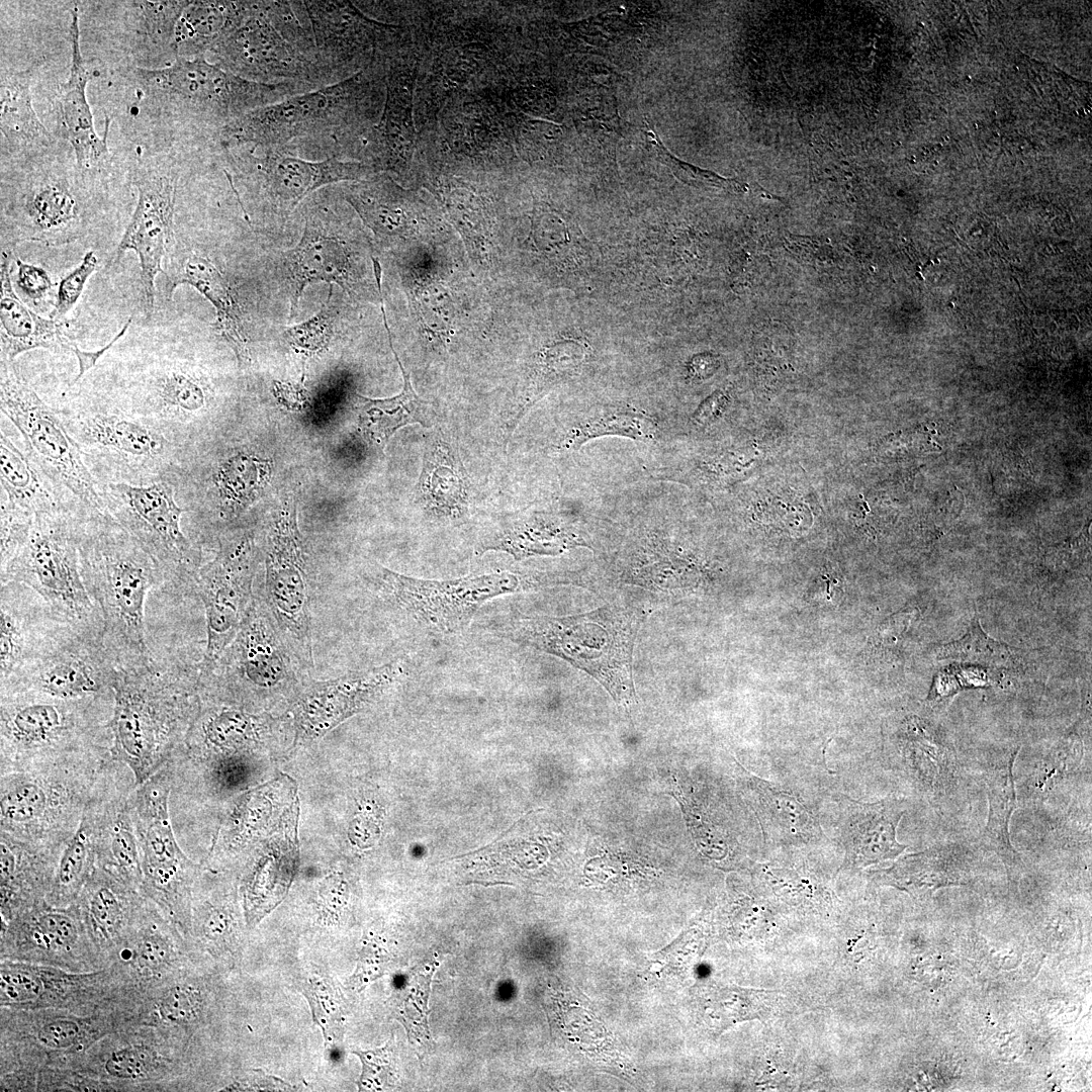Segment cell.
Instances as JSON below:
<instances>
[{"mask_svg": "<svg viewBox=\"0 0 1092 1092\" xmlns=\"http://www.w3.org/2000/svg\"><path fill=\"white\" fill-rule=\"evenodd\" d=\"M325 303L317 314L308 321L287 328L284 337L295 349L314 351L325 346L331 337V320Z\"/></svg>", "mask_w": 1092, "mask_h": 1092, "instance_id": "obj_56", "label": "cell"}, {"mask_svg": "<svg viewBox=\"0 0 1092 1092\" xmlns=\"http://www.w3.org/2000/svg\"><path fill=\"white\" fill-rule=\"evenodd\" d=\"M242 1H186L174 29L176 57L204 56L237 18Z\"/></svg>", "mask_w": 1092, "mask_h": 1092, "instance_id": "obj_38", "label": "cell"}, {"mask_svg": "<svg viewBox=\"0 0 1092 1092\" xmlns=\"http://www.w3.org/2000/svg\"><path fill=\"white\" fill-rule=\"evenodd\" d=\"M637 624L625 610L605 607L567 617L515 621L506 636L558 656L596 677L616 699L633 694L632 651Z\"/></svg>", "mask_w": 1092, "mask_h": 1092, "instance_id": "obj_8", "label": "cell"}, {"mask_svg": "<svg viewBox=\"0 0 1092 1092\" xmlns=\"http://www.w3.org/2000/svg\"><path fill=\"white\" fill-rule=\"evenodd\" d=\"M117 663L103 635L60 621L0 693L32 692L77 700L113 696Z\"/></svg>", "mask_w": 1092, "mask_h": 1092, "instance_id": "obj_15", "label": "cell"}, {"mask_svg": "<svg viewBox=\"0 0 1092 1092\" xmlns=\"http://www.w3.org/2000/svg\"><path fill=\"white\" fill-rule=\"evenodd\" d=\"M1 999L4 1004H23L36 1000L43 992V983L34 973L18 968L1 970Z\"/></svg>", "mask_w": 1092, "mask_h": 1092, "instance_id": "obj_53", "label": "cell"}, {"mask_svg": "<svg viewBox=\"0 0 1092 1092\" xmlns=\"http://www.w3.org/2000/svg\"><path fill=\"white\" fill-rule=\"evenodd\" d=\"M363 72L331 85L256 108L220 133L225 150L287 147L293 140L337 135L351 125L365 98Z\"/></svg>", "mask_w": 1092, "mask_h": 1092, "instance_id": "obj_12", "label": "cell"}, {"mask_svg": "<svg viewBox=\"0 0 1092 1092\" xmlns=\"http://www.w3.org/2000/svg\"><path fill=\"white\" fill-rule=\"evenodd\" d=\"M136 786L130 768L110 757L99 771L85 809L96 824V867L141 892V855L129 804Z\"/></svg>", "mask_w": 1092, "mask_h": 1092, "instance_id": "obj_21", "label": "cell"}, {"mask_svg": "<svg viewBox=\"0 0 1092 1092\" xmlns=\"http://www.w3.org/2000/svg\"><path fill=\"white\" fill-rule=\"evenodd\" d=\"M199 665L172 657L117 665L109 723L111 758L126 764L140 785L185 743L198 711Z\"/></svg>", "mask_w": 1092, "mask_h": 1092, "instance_id": "obj_1", "label": "cell"}, {"mask_svg": "<svg viewBox=\"0 0 1092 1092\" xmlns=\"http://www.w3.org/2000/svg\"><path fill=\"white\" fill-rule=\"evenodd\" d=\"M1 413L19 430L27 454L81 510L103 512L99 484L59 412L28 385L14 362H1Z\"/></svg>", "mask_w": 1092, "mask_h": 1092, "instance_id": "obj_11", "label": "cell"}, {"mask_svg": "<svg viewBox=\"0 0 1092 1092\" xmlns=\"http://www.w3.org/2000/svg\"><path fill=\"white\" fill-rule=\"evenodd\" d=\"M145 899L140 891L96 867L76 904L85 928L97 940L109 944L134 925Z\"/></svg>", "mask_w": 1092, "mask_h": 1092, "instance_id": "obj_31", "label": "cell"}, {"mask_svg": "<svg viewBox=\"0 0 1092 1092\" xmlns=\"http://www.w3.org/2000/svg\"><path fill=\"white\" fill-rule=\"evenodd\" d=\"M329 223L318 211L305 216L299 243L282 254L284 270L290 287V316L294 315L305 287L310 283L327 282L349 288V260L345 243L331 235Z\"/></svg>", "mask_w": 1092, "mask_h": 1092, "instance_id": "obj_28", "label": "cell"}, {"mask_svg": "<svg viewBox=\"0 0 1092 1092\" xmlns=\"http://www.w3.org/2000/svg\"><path fill=\"white\" fill-rule=\"evenodd\" d=\"M158 908L154 920V933L142 934L133 949V964L143 975H158L171 959V946L167 939L157 933L163 921Z\"/></svg>", "mask_w": 1092, "mask_h": 1092, "instance_id": "obj_48", "label": "cell"}, {"mask_svg": "<svg viewBox=\"0 0 1092 1092\" xmlns=\"http://www.w3.org/2000/svg\"><path fill=\"white\" fill-rule=\"evenodd\" d=\"M34 516L1 503V566L25 542Z\"/></svg>", "mask_w": 1092, "mask_h": 1092, "instance_id": "obj_55", "label": "cell"}, {"mask_svg": "<svg viewBox=\"0 0 1092 1092\" xmlns=\"http://www.w3.org/2000/svg\"><path fill=\"white\" fill-rule=\"evenodd\" d=\"M313 1019L323 1030L327 1042L342 1035L344 1006L340 992L328 979H312L303 986Z\"/></svg>", "mask_w": 1092, "mask_h": 1092, "instance_id": "obj_47", "label": "cell"}, {"mask_svg": "<svg viewBox=\"0 0 1092 1092\" xmlns=\"http://www.w3.org/2000/svg\"><path fill=\"white\" fill-rule=\"evenodd\" d=\"M12 252L1 250L0 344L1 362H13L21 353L43 348L70 351L71 342L61 321L41 317L16 294L11 280Z\"/></svg>", "mask_w": 1092, "mask_h": 1092, "instance_id": "obj_30", "label": "cell"}, {"mask_svg": "<svg viewBox=\"0 0 1092 1092\" xmlns=\"http://www.w3.org/2000/svg\"><path fill=\"white\" fill-rule=\"evenodd\" d=\"M905 813L896 800L875 803L848 800L842 819L844 867L863 868L897 857L907 845L897 840V827Z\"/></svg>", "mask_w": 1092, "mask_h": 1092, "instance_id": "obj_29", "label": "cell"}, {"mask_svg": "<svg viewBox=\"0 0 1092 1092\" xmlns=\"http://www.w3.org/2000/svg\"><path fill=\"white\" fill-rule=\"evenodd\" d=\"M295 1H242L232 25L209 52L222 69L252 82L330 85L316 55L310 24ZM306 16V15H305Z\"/></svg>", "mask_w": 1092, "mask_h": 1092, "instance_id": "obj_5", "label": "cell"}, {"mask_svg": "<svg viewBox=\"0 0 1092 1092\" xmlns=\"http://www.w3.org/2000/svg\"><path fill=\"white\" fill-rule=\"evenodd\" d=\"M724 401L725 394L723 392L714 393L699 407L693 417V423L696 425H704L710 422L721 408Z\"/></svg>", "mask_w": 1092, "mask_h": 1092, "instance_id": "obj_61", "label": "cell"}, {"mask_svg": "<svg viewBox=\"0 0 1092 1092\" xmlns=\"http://www.w3.org/2000/svg\"><path fill=\"white\" fill-rule=\"evenodd\" d=\"M310 24L318 64L330 84L337 71L375 52L392 26L366 17L349 1H302Z\"/></svg>", "mask_w": 1092, "mask_h": 1092, "instance_id": "obj_23", "label": "cell"}, {"mask_svg": "<svg viewBox=\"0 0 1092 1092\" xmlns=\"http://www.w3.org/2000/svg\"><path fill=\"white\" fill-rule=\"evenodd\" d=\"M749 785L764 828L776 838L803 843L818 835L812 815L794 796L754 777L750 778Z\"/></svg>", "mask_w": 1092, "mask_h": 1092, "instance_id": "obj_42", "label": "cell"}, {"mask_svg": "<svg viewBox=\"0 0 1092 1092\" xmlns=\"http://www.w3.org/2000/svg\"><path fill=\"white\" fill-rule=\"evenodd\" d=\"M450 449L437 450L426 461L422 487L426 497L438 511L446 515L461 513L463 483L461 470L451 461Z\"/></svg>", "mask_w": 1092, "mask_h": 1092, "instance_id": "obj_43", "label": "cell"}, {"mask_svg": "<svg viewBox=\"0 0 1092 1092\" xmlns=\"http://www.w3.org/2000/svg\"><path fill=\"white\" fill-rule=\"evenodd\" d=\"M96 266L97 258L93 251H89L84 255L80 264L61 280L52 314L53 318L62 321L73 308Z\"/></svg>", "mask_w": 1092, "mask_h": 1092, "instance_id": "obj_52", "label": "cell"}, {"mask_svg": "<svg viewBox=\"0 0 1092 1092\" xmlns=\"http://www.w3.org/2000/svg\"><path fill=\"white\" fill-rule=\"evenodd\" d=\"M138 95L159 115L194 130H212L218 138L247 112L310 91L297 84H262L245 80L204 56L176 57L164 68H134Z\"/></svg>", "mask_w": 1092, "mask_h": 1092, "instance_id": "obj_4", "label": "cell"}, {"mask_svg": "<svg viewBox=\"0 0 1092 1092\" xmlns=\"http://www.w3.org/2000/svg\"><path fill=\"white\" fill-rule=\"evenodd\" d=\"M1 503L28 513H55L70 509L63 492L29 457L21 452L1 429Z\"/></svg>", "mask_w": 1092, "mask_h": 1092, "instance_id": "obj_33", "label": "cell"}, {"mask_svg": "<svg viewBox=\"0 0 1092 1092\" xmlns=\"http://www.w3.org/2000/svg\"><path fill=\"white\" fill-rule=\"evenodd\" d=\"M100 495L103 512L135 538L154 558L170 590L194 587L198 551L180 528L184 510L169 480L135 485L107 481Z\"/></svg>", "mask_w": 1092, "mask_h": 1092, "instance_id": "obj_14", "label": "cell"}, {"mask_svg": "<svg viewBox=\"0 0 1092 1092\" xmlns=\"http://www.w3.org/2000/svg\"><path fill=\"white\" fill-rule=\"evenodd\" d=\"M1016 651L990 638L976 619L961 639L936 648L935 656L939 659H956L999 666L1013 662Z\"/></svg>", "mask_w": 1092, "mask_h": 1092, "instance_id": "obj_45", "label": "cell"}, {"mask_svg": "<svg viewBox=\"0 0 1092 1092\" xmlns=\"http://www.w3.org/2000/svg\"><path fill=\"white\" fill-rule=\"evenodd\" d=\"M299 659L282 636L265 601L253 599L238 633L211 669L200 672L236 701L248 696L294 697ZM293 699V698H292Z\"/></svg>", "mask_w": 1092, "mask_h": 1092, "instance_id": "obj_16", "label": "cell"}, {"mask_svg": "<svg viewBox=\"0 0 1092 1092\" xmlns=\"http://www.w3.org/2000/svg\"><path fill=\"white\" fill-rule=\"evenodd\" d=\"M0 598V681H3L31 657L61 620L24 584L2 583Z\"/></svg>", "mask_w": 1092, "mask_h": 1092, "instance_id": "obj_27", "label": "cell"}, {"mask_svg": "<svg viewBox=\"0 0 1092 1092\" xmlns=\"http://www.w3.org/2000/svg\"><path fill=\"white\" fill-rule=\"evenodd\" d=\"M29 166L2 180L1 250L24 241L61 246L83 238L94 213L87 173L78 166Z\"/></svg>", "mask_w": 1092, "mask_h": 1092, "instance_id": "obj_9", "label": "cell"}, {"mask_svg": "<svg viewBox=\"0 0 1092 1092\" xmlns=\"http://www.w3.org/2000/svg\"><path fill=\"white\" fill-rule=\"evenodd\" d=\"M110 753L91 752L0 775V833L63 850L76 832Z\"/></svg>", "mask_w": 1092, "mask_h": 1092, "instance_id": "obj_6", "label": "cell"}, {"mask_svg": "<svg viewBox=\"0 0 1092 1092\" xmlns=\"http://www.w3.org/2000/svg\"><path fill=\"white\" fill-rule=\"evenodd\" d=\"M113 696L66 700L0 693V775L91 752L110 753Z\"/></svg>", "mask_w": 1092, "mask_h": 1092, "instance_id": "obj_3", "label": "cell"}, {"mask_svg": "<svg viewBox=\"0 0 1092 1092\" xmlns=\"http://www.w3.org/2000/svg\"><path fill=\"white\" fill-rule=\"evenodd\" d=\"M379 582L392 603L421 624L443 634L464 630L493 598L515 593L521 582L511 572L452 579H424L381 568Z\"/></svg>", "mask_w": 1092, "mask_h": 1092, "instance_id": "obj_17", "label": "cell"}, {"mask_svg": "<svg viewBox=\"0 0 1092 1092\" xmlns=\"http://www.w3.org/2000/svg\"><path fill=\"white\" fill-rule=\"evenodd\" d=\"M130 324L131 317L126 321L121 330L107 345L96 351H84L77 347V345H75L74 343L71 344L70 352H72L77 357L79 363L78 373L73 379L71 385L76 384L83 375H85L92 367L96 365L99 358H101V356H103L107 352V350H109L121 337H123Z\"/></svg>", "mask_w": 1092, "mask_h": 1092, "instance_id": "obj_59", "label": "cell"}, {"mask_svg": "<svg viewBox=\"0 0 1092 1092\" xmlns=\"http://www.w3.org/2000/svg\"><path fill=\"white\" fill-rule=\"evenodd\" d=\"M402 661L348 672L327 680H303L292 699L296 739L312 741L361 711L400 675Z\"/></svg>", "mask_w": 1092, "mask_h": 1092, "instance_id": "obj_22", "label": "cell"}, {"mask_svg": "<svg viewBox=\"0 0 1092 1092\" xmlns=\"http://www.w3.org/2000/svg\"><path fill=\"white\" fill-rule=\"evenodd\" d=\"M618 436L655 444L663 436L659 421L630 404L607 405L578 418L558 444L562 451L577 450L600 437Z\"/></svg>", "mask_w": 1092, "mask_h": 1092, "instance_id": "obj_37", "label": "cell"}, {"mask_svg": "<svg viewBox=\"0 0 1092 1092\" xmlns=\"http://www.w3.org/2000/svg\"><path fill=\"white\" fill-rule=\"evenodd\" d=\"M201 1007L200 992L189 985L170 988L157 1003V1014L166 1023H184L192 1020Z\"/></svg>", "mask_w": 1092, "mask_h": 1092, "instance_id": "obj_49", "label": "cell"}, {"mask_svg": "<svg viewBox=\"0 0 1092 1092\" xmlns=\"http://www.w3.org/2000/svg\"><path fill=\"white\" fill-rule=\"evenodd\" d=\"M11 921L26 932L30 947L51 954H64L72 950L85 927L76 903L56 907L46 901Z\"/></svg>", "mask_w": 1092, "mask_h": 1092, "instance_id": "obj_41", "label": "cell"}, {"mask_svg": "<svg viewBox=\"0 0 1092 1092\" xmlns=\"http://www.w3.org/2000/svg\"><path fill=\"white\" fill-rule=\"evenodd\" d=\"M165 265L167 297L171 298L181 284L194 287L215 308V331L230 344L241 364L249 361L243 310L228 275L206 255L176 244Z\"/></svg>", "mask_w": 1092, "mask_h": 1092, "instance_id": "obj_24", "label": "cell"}, {"mask_svg": "<svg viewBox=\"0 0 1092 1092\" xmlns=\"http://www.w3.org/2000/svg\"><path fill=\"white\" fill-rule=\"evenodd\" d=\"M383 323L389 346L402 374L403 388L399 394L388 398H368L357 394L360 429L369 442L381 448L398 429L412 424L430 427L434 422L429 403L416 393L411 376L393 349L387 321Z\"/></svg>", "mask_w": 1092, "mask_h": 1092, "instance_id": "obj_34", "label": "cell"}, {"mask_svg": "<svg viewBox=\"0 0 1092 1092\" xmlns=\"http://www.w3.org/2000/svg\"><path fill=\"white\" fill-rule=\"evenodd\" d=\"M96 824L85 809L81 822L64 847L47 896L56 907L76 903L83 887L96 868Z\"/></svg>", "mask_w": 1092, "mask_h": 1092, "instance_id": "obj_39", "label": "cell"}, {"mask_svg": "<svg viewBox=\"0 0 1092 1092\" xmlns=\"http://www.w3.org/2000/svg\"><path fill=\"white\" fill-rule=\"evenodd\" d=\"M91 465L111 481L135 485L165 479L170 441L154 425L112 403H90L58 411Z\"/></svg>", "mask_w": 1092, "mask_h": 1092, "instance_id": "obj_13", "label": "cell"}, {"mask_svg": "<svg viewBox=\"0 0 1092 1092\" xmlns=\"http://www.w3.org/2000/svg\"><path fill=\"white\" fill-rule=\"evenodd\" d=\"M70 76L62 83L58 93V123L60 133L74 153L77 166L84 173L99 169L109 159L107 127L101 138L94 125L93 115L86 98V86L90 75L80 48L78 8L71 9Z\"/></svg>", "mask_w": 1092, "mask_h": 1092, "instance_id": "obj_25", "label": "cell"}, {"mask_svg": "<svg viewBox=\"0 0 1092 1092\" xmlns=\"http://www.w3.org/2000/svg\"><path fill=\"white\" fill-rule=\"evenodd\" d=\"M252 547L247 536L219 539L215 558L199 568L194 590L203 603L207 643L199 671L212 668L232 642L253 601Z\"/></svg>", "mask_w": 1092, "mask_h": 1092, "instance_id": "obj_20", "label": "cell"}, {"mask_svg": "<svg viewBox=\"0 0 1092 1092\" xmlns=\"http://www.w3.org/2000/svg\"><path fill=\"white\" fill-rule=\"evenodd\" d=\"M232 154L237 176L277 215L291 212L314 190L339 181L358 180L373 172L370 166L333 156L308 161L292 156L286 147H240Z\"/></svg>", "mask_w": 1092, "mask_h": 1092, "instance_id": "obj_19", "label": "cell"}, {"mask_svg": "<svg viewBox=\"0 0 1092 1092\" xmlns=\"http://www.w3.org/2000/svg\"><path fill=\"white\" fill-rule=\"evenodd\" d=\"M170 770L166 764L130 795L143 872L141 893L164 915L189 919L192 890L200 868L180 847L170 817Z\"/></svg>", "mask_w": 1092, "mask_h": 1092, "instance_id": "obj_10", "label": "cell"}, {"mask_svg": "<svg viewBox=\"0 0 1092 1092\" xmlns=\"http://www.w3.org/2000/svg\"><path fill=\"white\" fill-rule=\"evenodd\" d=\"M83 1032L79 1021L69 1017H56L37 1027L36 1040L50 1050H69L80 1042Z\"/></svg>", "mask_w": 1092, "mask_h": 1092, "instance_id": "obj_57", "label": "cell"}, {"mask_svg": "<svg viewBox=\"0 0 1092 1092\" xmlns=\"http://www.w3.org/2000/svg\"><path fill=\"white\" fill-rule=\"evenodd\" d=\"M31 80V69L2 71L0 129L11 148L35 155L49 148L53 139L33 109Z\"/></svg>", "mask_w": 1092, "mask_h": 1092, "instance_id": "obj_35", "label": "cell"}, {"mask_svg": "<svg viewBox=\"0 0 1092 1092\" xmlns=\"http://www.w3.org/2000/svg\"><path fill=\"white\" fill-rule=\"evenodd\" d=\"M707 1005L710 1016L718 1021L720 1029L737 1021L764 1019L770 1012V993L738 987H719L713 990Z\"/></svg>", "mask_w": 1092, "mask_h": 1092, "instance_id": "obj_44", "label": "cell"}, {"mask_svg": "<svg viewBox=\"0 0 1092 1092\" xmlns=\"http://www.w3.org/2000/svg\"><path fill=\"white\" fill-rule=\"evenodd\" d=\"M386 961V953H383L376 944L368 943L362 948L357 969L353 976L348 979L347 984L351 988H363L368 982L380 976L385 968Z\"/></svg>", "mask_w": 1092, "mask_h": 1092, "instance_id": "obj_58", "label": "cell"}, {"mask_svg": "<svg viewBox=\"0 0 1092 1092\" xmlns=\"http://www.w3.org/2000/svg\"><path fill=\"white\" fill-rule=\"evenodd\" d=\"M585 545L576 529L551 514L534 513L524 517L484 542L482 551L499 550L516 559L532 555H557Z\"/></svg>", "mask_w": 1092, "mask_h": 1092, "instance_id": "obj_36", "label": "cell"}, {"mask_svg": "<svg viewBox=\"0 0 1092 1092\" xmlns=\"http://www.w3.org/2000/svg\"><path fill=\"white\" fill-rule=\"evenodd\" d=\"M362 1062V1074L358 1081L359 1090H384L391 1086L393 1067L389 1043L373 1051H354Z\"/></svg>", "mask_w": 1092, "mask_h": 1092, "instance_id": "obj_54", "label": "cell"}, {"mask_svg": "<svg viewBox=\"0 0 1092 1092\" xmlns=\"http://www.w3.org/2000/svg\"><path fill=\"white\" fill-rule=\"evenodd\" d=\"M155 1064L150 1050L130 1045L110 1053L104 1062L105 1072L117 1080H136L146 1077Z\"/></svg>", "mask_w": 1092, "mask_h": 1092, "instance_id": "obj_51", "label": "cell"}, {"mask_svg": "<svg viewBox=\"0 0 1092 1092\" xmlns=\"http://www.w3.org/2000/svg\"><path fill=\"white\" fill-rule=\"evenodd\" d=\"M77 521V510L36 514L25 542L1 566V584H24L59 620L103 635L102 614L81 573Z\"/></svg>", "mask_w": 1092, "mask_h": 1092, "instance_id": "obj_7", "label": "cell"}, {"mask_svg": "<svg viewBox=\"0 0 1092 1092\" xmlns=\"http://www.w3.org/2000/svg\"><path fill=\"white\" fill-rule=\"evenodd\" d=\"M14 284L19 298L33 309L41 308L52 295L55 284L46 270L15 258Z\"/></svg>", "mask_w": 1092, "mask_h": 1092, "instance_id": "obj_50", "label": "cell"}, {"mask_svg": "<svg viewBox=\"0 0 1092 1092\" xmlns=\"http://www.w3.org/2000/svg\"><path fill=\"white\" fill-rule=\"evenodd\" d=\"M788 243L789 247H791L790 249H792L794 253L796 252L803 255L804 258H813L818 262H824L831 258L830 247L820 241L810 238L792 237V239H789Z\"/></svg>", "mask_w": 1092, "mask_h": 1092, "instance_id": "obj_60", "label": "cell"}, {"mask_svg": "<svg viewBox=\"0 0 1092 1092\" xmlns=\"http://www.w3.org/2000/svg\"><path fill=\"white\" fill-rule=\"evenodd\" d=\"M644 135L656 160L669 168L679 181L694 187L722 189L734 194L747 192L748 186L746 183L722 177L712 171L679 160L668 151L656 132L649 128L647 122H645Z\"/></svg>", "mask_w": 1092, "mask_h": 1092, "instance_id": "obj_46", "label": "cell"}, {"mask_svg": "<svg viewBox=\"0 0 1092 1092\" xmlns=\"http://www.w3.org/2000/svg\"><path fill=\"white\" fill-rule=\"evenodd\" d=\"M178 176L174 163L161 159H149L134 168L132 181L138 189V201L115 253V261L129 250L139 257L143 309L147 318L154 310L156 276L164 274L163 260L175 246Z\"/></svg>", "mask_w": 1092, "mask_h": 1092, "instance_id": "obj_18", "label": "cell"}, {"mask_svg": "<svg viewBox=\"0 0 1092 1092\" xmlns=\"http://www.w3.org/2000/svg\"><path fill=\"white\" fill-rule=\"evenodd\" d=\"M62 851L0 833L3 917L11 920L47 901Z\"/></svg>", "mask_w": 1092, "mask_h": 1092, "instance_id": "obj_26", "label": "cell"}, {"mask_svg": "<svg viewBox=\"0 0 1092 1092\" xmlns=\"http://www.w3.org/2000/svg\"><path fill=\"white\" fill-rule=\"evenodd\" d=\"M80 568L98 606L103 640L117 665L148 658L145 608L163 574L141 543L104 512H80L77 521Z\"/></svg>", "mask_w": 1092, "mask_h": 1092, "instance_id": "obj_2", "label": "cell"}, {"mask_svg": "<svg viewBox=\"0 0 1092 1092\" xmlns=\"http://www.w3.org/2000/svg\"><path fill=\"white\" fill-rule=\"evenodd\" d=\"M1019 747L1007 753L1001 760L991 763L985 774L988 818L982 835V843L995 851L1006 862L1014 861L1017 852L1012 846L1009 824L1016 808V792L1013 764Z\"/></svg>", "mask_w": 1092, "mask_h": 1092, "instance_id": "obj_40", "label": "cell"}, {"mask_svg": "<svg viewBox=\"0 0 1092 1092\" xmlns=\"http://www.w3.org/2000/svg\"><path fill=\"white\" fill-rule=\"evenodd\" d=\"M386 79L385 106L374 130V145L382 165L398 170L412 159L416 146L412 114L415 71L406 65H392Z\"/></svg>", "mask_w": 1092, "mask_h": 1092, "instance_id": "obj_32", "label": "cell"}]
</instances>
